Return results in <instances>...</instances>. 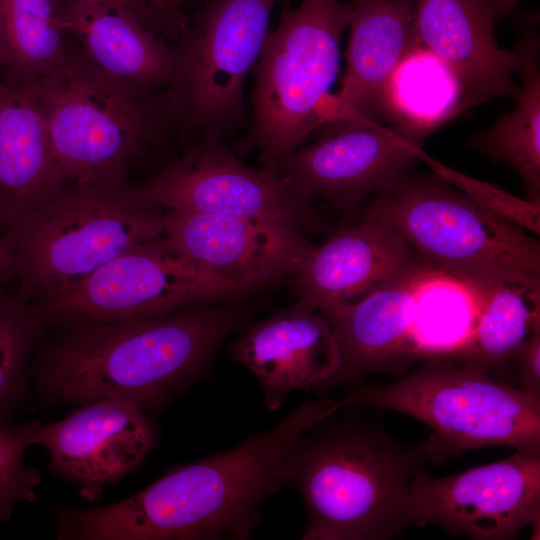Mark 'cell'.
Masks as SVG:
<instances>
[{"mask_svg": "<svg viewBox=\"0 0 540 540\" xmlns=\"http://www.w3.org/2000/svg\"><path fill=\"white\" fill-rule=\"evenodd\" d=\"M340 409L339 401H307L273 427L203 460L172 469L121 501L54 507L58 540L248 539L262 506L286 483L298 438Z\"/></svg>", "mask_w": 540, "mask_h": 540, "instance_id": "6da1fadb", "label": "cell"}, {"mask_svg": "<svg viewBox=\"0 0 540 540\" xmlns=\"http://www.w3.org/2000/svg\"><path fill=\"white\" fill-rule=\"evenodd\" d=\"M245 312L199 303L136 321L53 326L36 349L28 376L46 406L102 399L155 412L195 384Z\"/></svg>", "mask_w": 540, "mask_h": 540, "instance_id": "7a4b0ae2", "label": "cell"}, {"mask_svg": "<svg viewBox=\"0 0 540 540\" xmlns=\"http://www.w3.org/2000/svg\"><path fill=\"white\" fill-rule=\"evenodd\" d=\"M333 414L298 438L288 463L285 484L307 510L302 539L401 536L410 482L430 464L426 442L408 445L376 419L335 421Z\"/></svg>", "mask_w": 540, "mask_h": 540, "instance_id": "3957f363", "label": "cell"}, {"mask_svg": "<svg viewBox=\"0 0 540 540\" xmlns=\"http://www.w3.org/2000/svg\"><path fill=\"white\" fill-rule=\"evenodd\" d=\"M40 83L50 145L69 183L127 182L137 164L179 136L165 88L113 77L77 45Z\"/></svg>", "mask_w": 540, "mask_h": 540, "instance_id": "277c9868", "label": "cell"}, {"mask_svg": "<svg viewBox=\"0 0 540 540\" xmlns=\"http://www.w3.org/2000/svg\"><path fill=\"white\" fill-rule=\"evenodd\" d=\"M163 215L128 181L66 184L3 233L16 260V292L33 304L62 295L162 235Z\"/></svg>", "mask_w": 540, "mask_h": 540, "instance_id": "5b68a950", "label": "cell"}, {"mask_svg": "<svg viewBox=\"0 0 540 540\" xmlns=\"http://www.w3.org/2000/svg\"><path fill=\"white\" fill-rule=\"evenodd\" d=\"M340 407L396 411L431 428L430 463L490 446L540 448V398L450 357L429 358L384 385L357 386Z\"/></svg>", "mask_w": 540, "mask_h": 540, "instance_id": "8992f818", "label": "cell"}, {"mask_svg": "<svg viewBox=\"0 0 540 540\" xmlns=\"http://www.w3.org/2000/svg\"><path fill=\"white\" fill-rule=\"evenodd\" d=\"M352 14L349 2L301 0L284 6L252 70L254 87L244 152L256 150L273 172L279 159L326 124L329 93L340 67V43Z\"/></svg>", "mask_w": 540, "mask_h": 540, "instance_id": "52a82bcc", "label": "cell"}, {"mask_svg": "<svg viewBox=\"0 0 540 540\" xmlns=\"http://www.w3.org/2000/svg\"><path fill=\"white\" fill-rule=\"evenodd\" d=\"M393 228L424 261L461 280H540V244L436 176L407 171L365 214Z\"/></svg>", "mask_w": 540, "mask_h": 540, "instance_id": "ba28073f", "label": "cell"}, {"mask_svg": "<svg viewBox=\"0 0 540 540\" xmlns=\"http://www.w3.org/2000/svg\"><path fill=\"white\" fill-rule=\"evenodd\" d=\"M279 0H203L170 45L165 88L183 140H224L245 126L244 85Z\"/></svg>", "mask_w": 540, "mask_h": 540, "instance_id": "9c48e42d", "label": "cell"}, {"mask_svg": "<svg viewBox=\"0 0 540 540\" xmlns=\"http://www.w3.org/2000/svg\"><path fill=\"white\" fill-rule=\"evenodd\" d=\"M248 293L195 266L162 234L130 247L62 295L32 304L51 328L65 323L144 320Z\"/></svg>", "mask_w": 540, "mask_h": 540, "instance_id": "30bf717a", "label": "cell"}, {"mask_svg": "<svg viewBox=\"0 0 540 540\" xmlns=\"http://www.w3.org/2000/svg\"><path fill=\"white\" fill-rule=\"evenodd\" d=\"M409 525L440 526L455 537L513 540L540 520V448L516 449L506 459L436 478L425 470L410 482Z\"/></svg>", "mask_w": 540, "mask_h": 540, "instance_id": "8fae6325", "label": "cell"}, {"mask_svg": "<svg viewBox=\"0 0 540 540\" xmlns=\"http://www.w3.org/2000/svg\"><path fill=\"white\" fill-rule=\"evenodd\" d=\"M162 210L241 216L318 230L310 201L265 168L246 165L218 139H199L137 187Z\"/></svg>", "mask_w": 540, "mask_h": 540, "instance_id": "7c38bea8", "label": "cell"}, {"mask_svg": "<svg viewBox=\"0 0 540 540\" xmlns=\"http://www.w3.org/2000/svg\"><path fill=\"white\" fill-rule=\"evenodd\" d=\"M432 132L405 120L388 127L349 123L286 154L272 173L310 202L320 199L351 209L406 172Z\"/></svg>", "mask_w": 540, "mask_h": 540, "instance_id": "4fadbf2b", "label": "cell"}, {"mask_svg": "<svg viewBox=\"0 0 540 540\" xmlns=\"http://www.w3.org/2000/svg\"><path fill=\"white\" fill-rule=\"evenodd\" d=\"M158 438L156 423L141 407L102 399L78 405L60 420L38 421L30 441L46 449L54 477L95 502L105 486L117 484L143 463Z\"/></svg>", "mask_w": 540, "mask_h": 540, "instance_id": "5bb4252c", "label": "cell"}, {"mask_svg": "<svg viewBox=\"0 0 540 540\" xmlns=\"http://www.w3.org/2000/svg\"><path fill=\"white\" fill-rule=\"evenodd\" d=\"M163 234L195 266L249 293L297 277L315 248L288 224L203 212L164 210Z\"/></svg>", "mask_w": 540, "mask_h": 540, "instance_id": "9a60e30c", "label": "cell"}, {"mask_svg": "<svg viewBox=\"0 0 540 540\" xmlns=\"http://www.w3.org/2000/svg\"><path fill=\"white\" fill-rule=\"evenodd\" d=\"M495 23L490 0H414L409 49H426L446 64L463 87L465 109L518 96L516 57L499 46Z\"/></svg>", "mask_w": 540, "mask_h": 540, "instance_id": "2e32d148", "label": "cell"}, {"mask_svg": "<svg viewBox=\"0 0 540 540\" xmlns=\"http://www.w3.org/2000/svg\"><path fill=\"white\" fill-rule=\"evenodd\" d=\"M229 354L256 378L270 410L293 391L316 389L341 365L328 320L299 302L252 325L231 343Z\"/></svg>", "mask_w": 540, "mask_h": 540, "instance_id": "e0dca14e", "label": "cell"}, {"mask_svg": "<svg viewBox=\"0 0 540 540\" xmlns=\"http://www.w3.org/2000/svg\"><path fill=\"white\" fill-rule=\"evenodd\" d=\"M68 183L50 145L40 78L0 59V233Z\"/></svg>", "mask_w": 540, "mask_h": 540, "instance_id": "ac0fdd59", "label": "cell"}, {"mask_svg": "<svg viewBox=\"0 0 540 540\" xmlns=\"http://www.w3.org/2000/svg\"><path fill=\"white\" fill-rule=\"evenodd\" d=\"M430 266L418 256L405 272L359 299L321 312L339 343L341 365L316 391L355 385L373 372H403L416 289Z\"/></svg>", "mask_w": 540, "mask_h": 540, "instance_id": "d6986e66", "label": "cell"}, {"mask_svg": "<svg viewBox=\"0 0 540 540\" xmlns=\"http://www.w3.org/2000/svg\"><path fill=\"white\" fill-rule=\"evenodd\" d=\"M418 255L393 228L367 215L313 249L296 278L299 302L325 312L409 269Z\"/></svg>", "mask_w": 540, "mask_h": 540, "instance_id": "ffe728a7", "label": "cell"}, {"mask_svg": "<svg viewBox=\"0 0 540 540\" xmlns=\"http://www.w3.org/2000/svg\"><path fill=\"white\" fill-rule=\"evenodd\" d=\"M346 72L326 108L329 123L373 122L410 46L414 0H350Z\"/></svg>", "mask_w": 540, "mask_h": 540, "instance_id": "44dd1931", "label": "cell"}, {"mask_svg": "<svg viewBox=\"0 0 540 540\" xmlns=\"http://www.w3.org/2000/svg\"><path fill=\"white\" fill-rule=\"evenodd\" d=\"M65 29L101 71L130 82L166 88L173 72L170 45L132 12L95 0H60Z\"/></svg>", "mask_w": 540, "mask_h": 540, "instance_id": "7402d4cb", "label": "cell"}, {"mask_svg": "<svg viewBox=\"0 0 540 540\" xmlns=\"http://www.w3.org/2000/svg\"><path fill=\"white\" fill-rule=\"evenodd\" d=\"M463 281L471 285L477 296L478 319L470 344L454 359L498 378V373L540 328V280Z\"/></svg>", "mask_w": 540, "mask_h": 540, "instance_id": "603a6c76", "label": "cell"}, {"mask_svg": "<svg viewBox=\"0 0 540 540\" xmlns=\"http://www.w3.org/2000/svg\"><path fill=\"white\" fill-rule=\"evenodd\" d=\"M539 52L538 33L527 29L513 51L516 71L522 76L516 107L468 140L472 148L512 167L522 178L531 200H540Z\"/></svg>", "mask_w": 540, "mask_h": 540, "instance_id": "cb8c5ba5", "label": "cell"}, {"mask_svg": "<svg viewBox=\"0 0 540 540\" xmlns=\"http://www.w3.org/2000/svg\"><path fill=\"white\" fill-rule=\"evenodd\" d=\"M478 319V301L466 281L432 265L418 284L407 357L454 358L470 344Z\"/></svg>", "mask_w": 540, "mask_h": 540, "instance_id": "d4e9b609", "label": "cell"}, {"mask_svg": "<svg viewBox=\"0 0 540 540\" xmlns=\"http://www.w3.org/2000/svg\"><path fill=\"white\" fill-rule=\"evenodd\" d=\"M3 58L20 73L42 78L71 52L60 0H0Z\"/></svg>", "mask_w": 540, "mask_h": 540, "instance_id": "484cf974", "label": "cell"}, {"mask_svg": "<svg viewBox=\"0 0 540 540\" xmlns=\"http://www.w3.org/2000/svg\"><path fill=\"white\" fill-rule=\"evenodd\" d=\"M405 121L432 131L465 110L464 91L454 73L430 51L411 48L394 70L386 99Z\"/></svg>", "mask_w": 540, "mask_h": 540, "instance_id": "4316f807", "label": "cell"}, {"mask_svg": "<svg viewBox=\"0 0 540 540\" xmlns=\"http://www.w3.org/2000/svg\"><path fill=\"white\" fill-rule=\"evenodd\" d=\"M48 329L15 288L0 304V425L14 423L37 400L28 368Z\"/></svg>", "mask_w": 540, "mask_h": 540, "instance_id": "83f0119b", "label": "cell"}, {"mask_svg": "<svg viewBox=\"0 0 540 540\" xmlns=\"http://www.w3.org/2000/svg\"><path fill=\"white\" fill-rule=\"evenodd\" d=\"M38 420L0 425V522H9L20 502H35L40 470L26 464L24 453Z\"/></svg>", "mask_w": 540, "mask_h": 540, "instance_id": "f1b7e54d", "label": "cell"}, {"mask_svg": "<svg viewBox=\"0 0 540 540\" xmlns=\"http://www.w3.org/2000/svg\"><path fill=\"white\" fill-rule=\"evenodd\" d=\"M434 174L476 203L535 234L540 233V200L522 199L489 182L479 181L455 171L426 155L420 154Z\"/></svg>", "mask_w": 540, "mask_h": 540, "instance_id": "f546056e", "label": "cell"}, {"mask_svg": "<svg viewBox=\"0 0 540 540\" xmlns=\"http://www.w3.org/2000/svg\"><path fill=\"white\" fill-rule=\"evenodd\" d=\"M511 362L518 387L540 398V328L520 347Z\"/></svg>", "mask_w": 540, "mask_h": 540, "instance_id": "4dcf8cb0", "label": "cell"}, {"mask_svg": "<svg viewBox=\"0 0 540 540\" xmlns=\"http://www.w3.org/2000/svg\"><path fill=\"white\" fill-rule=\"evenodd\" d=\"M112 6H117L132 12L145 26L155 32V28L161 29L164 24L166 30L172 33L167 22L156 13L149 5L141 0H95Z\"/></svg>", "mask_w": 540, "mask_h": 540, "instance_id": "1f68e13d", "label": "cell"}, {"mask_svg": "<svg viewBox=\"0 0 540 540\" xmlns=\"http://www.w3.org/2000/svg\"><path fill=\"white\" fill-rule=\"evenodd\" d=\"M16 277L17 265L14 254L0 233V304L15 288Z\"/></svg>", "mask_w": 540, "mask_h": 540, "instance_id": "d6a6232c", "label": "cell"}, {"mask_svg": "<svg viewBox=\"0 0 540 540\" xmlns=\"http://www.w3.org/2000/svg\"><path fill=\"white\" fill-rule=\"evenodd\" d=\"M158 13L169 25L176 36L184 19L180 16V10L176 0H141Z\"/></svg>", "mask_w": 540, "mask_h": 540, "instance_id": "836d02e7", "label": "cell"}, {"mask_svg": "<svg viewBox=\"0 0 540 540\" xmlns=\"http://www.w3.org/2000/svg\"><path fill=\"white\" fill-rule=\"evenodd\" d=\"M495 21L509 14L521 0H490Z\"/></svg>", "mask_w": 540, "mask_h": 540, "instance_id": "e575fe53", "label": "cell"}, {"mask_svg": "<svg viewBox=\"0 0 540 540\" xmlns=\"http://www.w3.org/2000/svg\"><path fill=\"white\" fill-rule=\"evenodd\" d=\"M0 59L3 58V45H2V18H1V6H0Z\"/></svg>", "mask_w": 540, "mask_h": 540, "instance_id": "d590c367", "label": "cell"}, {"mask_svg": "<svg viewBox=\"0 0 540 540\" xmlns=\"http://www.w3.org/2000/svg\"><path fill=\"white\" fill-rule=\"evenodd\" d=\"M193 0H176V4L179 8V10L184 7L186 4L190 3Z\"/></svg>", "mask_w": 540, "mask_h": 540, "instance_id": "8d00e7d4", "label": "cell"}]
</instances>
